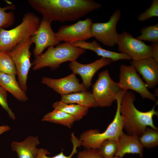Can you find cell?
<instances>
[{
  "instance_id": "1",
  "label": "cell",
  "mask_w": 158,
  "mask_h": 158,
  "mask_svg": "<svg viewBox=\"0 0 158 158\" xmlns=\"http://www.w3.org/2000/svg\"><path fill=\"white\" fill-rule=\"evenodd\" d=\"M30 6L51 22L74 21L100 8L92 0H28Z\"/></svg>"
},
{
  "instance_id": "2",
  "label": "cell",
  "mask_w": 158,
  "mask_h": 158,
  "mask_svg": "<svg viewBox=\"0 0 158 158\" xmlns=\"http://www.w3.org/2000/svg\"><path fill=\"white\" fill-rule=\"evenodd\" d=\"M135 100V95L127 91L123 94L120 105V111L123 123V128L127 134L140 136L148 126L158 129L154 125L153 117L158 116V111L155 110L156 104L149 111H140L134 104Z\"/></svg>"
},
{
  "instance_id": "3",
  "label": "cell",
  "mask_w": 158,
  "mask_h": 158,
  "mask_svg": "<svg viewBox=\"0 0 158 158\" xmlns=\"http://www.w3.org/2000/svg\"><path fill=\"white\" fill-rule=\"evenodd\" d=\"M40 18L33 12L23 16L21 23L11 29L0 28V51L9 52L18 45L29 39L37 30Z\"/></svg>"
},
{
  "instance_id": "4",
  "label": "cell",
  "mask_w": 158,
  "mask_h": 158,
  "mask_svg": "<svg viewBox=\"0 0 158 158\" xmlns=\"http://www.w3.org/2000/svg\"><path fill=\"white\" fill-rule=\"evenodd\" d=\"M85 51L84 49L68 43H60L55 47H48L44 53L35 57L32 63V70L36 71L48 67L54 70L63 63L76 61Z\"/></svg>"
},
{
  "instance_id": "5",
  "label": "cell",
  "mask_w": 158,
  "mask_h": 158,
  "mask_svg": "<svg viewBox=\"0 0 158 158\" xmlns=\"http://www.w3.org/2000/svg\"><path fill=\"white\" fill-rule=\"evenodd\" d=\"M123 94L121 92L116 97L117 107L114 118L106 130L102 133L97 129H90L84 131L80 135L79 140L81 145L85 149H98L101 144L108 139L117 141L123 132V120L120 111V105Z\"/></svg>"
},
{
  "instance_id": "6",
  "label": "cell",
  "mask_w": 158,
  "mask_h": 158,
  "mask_svg": "<svg viewBox=\"0 0 158 158\" xmlns=\"http://www.w3.org/2000/svg\"><path fill=\"white\" fill-rule=\"evenodd\" d=\"M121 90L118 83L111 78L106 70L99 73L92 85V94L97 107H109L116 100V96Z\"/></svg>"
},
{
  "instance_id": "7",
  "label": "cell",
  "mask_w": 158,
  "mask_h": 158,
  "mask_svg": "<svg viewBox=\"0 0 158 158\" xmlns=\"http://www.w3.org/2000/svg\"><path fill=\"white\" fill-rule=\"evenodd\" d=\"M31 37L16 46L8 53L12 59L17 71L18 82L22 90H28V75L32 65L30 61V48L32 44Z\"/></svg>"
},
{
  "instance_id": "8",
  "label": "cell",
  "mask_w": 158,
  "mask_h": 158,
  "mask_svg": "<svg viewBox=\"0 0 158 158\" xmlns=\"http://www.w3.org/2000/svg\"><path fill=\"white\" fill-rule=\"evenodd\" d=\"M119 78L118 83L122 90L126 91L132 90L139 93L143 99L156 101L155 95L149 91L132 65H121Z\"/></svg>"
},
{
  "instance_id": "9",
  "label": "cell",
  "mask_w": 158,
  "mask_h": 158,
  "mask_svg": "<svg viewBox=\"0 0 158 158\" xmlns=\"http://www.w3.org/2000/svg\"><path fill=\"white\" fill-rule=\"evenodd\" d=\"M92 20L89 18L70 25H65L60 27L56 33V37L60 42L72 44L75 42L85 41L92 37L91 27Z\"/></svg>"
},
{
  "instance_id": "10",
  "label": "cell",
  "mask_w": 158,
  "mask_h": 158,
  "mask_svg": "<svg viewBox=\"0 0 158 158\" xmlns=\"http://www.w3.org/2000/svg\"><path fill=\"white\" fill-rule=\"evenodd\" d=\"M120 17L121 11L117 10L111 15L108 21L92 23L91 32L93 37L105 46L114 47L118 40L119 34L116 28Z\"/></svg>"
},
{
  "instance_id": "11",
  "label": "cell",
  "mask_w": 158,
  "mask_h": 158,
  "mask_svg": "<svg viewBox=\"0 0 158 158\" xmlns=\"http://www.w3.org/2000/svg\"><path fill=\"white\" fill-rule=\"evenodd\" d=\"M117 44L118 51L127 54L133 61L152 57L151 46L134 38L128 32L123 31L119 34Z\"/></svg>"
},
{
  "instance_id": "12",
  "label": "cell",
  "mask_w": 158,
  "mask_h": 158,
  "mask_svg": "<svg viewBox=\"0 0 158 158\" xmlns=\"http://www.w3.org/2000/svg\"><path fill=\"white\" fill-rule=\"evenodd\" d=\"M51 22L42 17L37 30L31 37L32 43L35 45L33 51L35 58L42 54L46 48L56 46L60 43L52 28Z\"/></svg>"
},
{
  "instance_id": "13",
  "label": "cell",
  "mask_w": 158,
  "mask_h": 158,
  "mask_svg": "<svg viewBox=\"0 0 158 158\" xmlns=\"http://www.w3.org/2000/svg\"><path fill=\"white\" fill-rule=\"evenodd\" d=\"M41 83L61 95L87 91L83 84L80 83L76 74L73 73L59 79L43 77L42 78Z\"/></svg>"
},
{
  "instance_id": "14",
  "label": "cell",
  "mask_w": 158,
  "mask_h": 158,
  "mask_svg": "<svg viewBox=\"0 0 158 158\" xmlns=\"http://www.w3.org/2000/svg\"><path fill=\"white\" fill-rule=\"evenodd\" d=\"M112 62L110 59L104 57L87 64L81 63L75 61L70 62L69 67L73 73L80 76L82 83L87 90L92 85V80L95 73L101 68L110 64Z\"/></svg>"
},
{
  "instance_id": "15",
  "label": "cell",
  "mask_w": 158,
  "mask_h": 158,
  "mask_svg": "<svg viewBox=\"0 0 158 158\" xmlns=\"http://www.w3.org/2000/svg\"><path fill=\"white\" fill-rule=\"evenodd\" d=\"M131 65L142 76L147 87L152 88L158 83V62L152 57L132 60Z\"/></svg>"
},
{
  "instance_id": "16",
  "label": "cell",
  "mask_w": 158,
  "mask_h": 158,
  "mask_svg": "<svg viewBox=\"0 0 158 158\" xmlns=\"http://www.w3.org/2000/svg\"><path fill=\"white\" fill-rule=\"evenodd\" d=\"M118 149L115 156L123 157L127 154H137L142 158L144 147L140 142L139 137L130 135L123 132L117 141Z\"/></svg>"
},
{
  "instance_id": "17",
  "label": "cell",
  "mask_w": 158,
  "mask_h": 158,
  "mask_svg": "<svg viewBox=\"0 0 158 158\" xmlns=\"http://www.w3.org/2000/svg\"><path fill=\"white\" fill-rule=\"evenodd\" d=\"M39 144L37 136L30 135L22 141H13L11 147L13 151L16 152L18 158H36L37 146Z\"/></svg>"
},
{
  "instance_id": "18",
  "label": "cell",
  "mask_w": 158,
  "mask_h": 158,
  "mask_svg": "<svg viewBox=\"0 0 158 158\" xmlns=\"http://www.w3.org/2000/svg\"><path fill=\"white\" fill-rule=\"evenodd\" d=\"M72 44L75 47H80L85 50L88 49L93 51L98 56L110 59L112 62L121 59H131V58L126 54L104 49L95 40L91 42H87L86 41L78 42Z\"/></svg>"
},
{
  "instance_id": "19",
  "label": "cell",
  "mask_w": 158,
  "mask_h": 158,
  "mask_svg": "<svg viewBox=\"0 0 158 158\" xmlns=\"http://www.w3.org/2000/svg\"><path fill=\"white\" fill-rule=\"evenodd\" d=\"M16 75L0 72V85L18 100L25 102L28 100V97L21 88Z\"/></svg>"
},
{
  "instance_id": "20",
  "label": "cell",
  "mask_w": 158,
  "mask_h": 158,
  "mask_svg": "<svg viewBox=\"0 0 158 158\" xmlns=\"http://www.w3.org/2000/svg\"><path fill=\"white\" fill-rule=\"evenodd\" d=\"M61 101L67 104L76 103L82 107L89 108L97 107L92 92L87 91L76 92L61 95Z\"/></svg>"
},
{
  "instance_id": "21",
  "label": "cell",
  "mask_w": 158,
  "mask_h": 158,
  "mask_svg": "<svg viewBox=\"0 0 158 158\" xmlns=\"http://www.w3.org/2000/svg\"><path fill=\"white\" fill-rule=\"evenodd\" d=\"M42 121L59 124L71 128L76 121L73 116L59 109H54L42 118Z\"/></svg>"
},
{
  "instance_id": "22",
  "label": "cell",
  "mask_w": 158,
  "mask_h": 158,
  "mask_svg": "<svg viewBox=\"0 0 158 158\" xmlns=\"http://www.w3.org/2000/svg\"><path fill=\"white\" fill-rule=\"evenodd\" d=\"M52 107L73 116L76 121L82 119L87 114L89 109L77 104H66L61 100L54 103Z\"/></svg>"
},
{
  "instance_id": "23",
  "label": "cell",
  "mask_w": 158,
  "mask_h": 158,
  "mask_svg": "<svg viewBox=\"0 0 158 158\" xmlns=\"http://www.w3.org/2000/svg\"><path fill=\"white\" fill-rule=\"evenodd\" d=\"M71 140L73 145V148L70 154L68 156L65 155L62 150L61 152L56 155L49 157L47 156L51 153L46 149L43 148H37V154L36 158H72L77 152V148L81 145L80 140L76 137L73 133L71 134Z\"/></svg>"
},
{
  "instance_id": "24",
  "label": "cell",
  "mask_w": 158,
  "mask_h": 158,
  "mask_svg": "<svg viewBox=\"0 0 158 158\" xmlns=\"http://www.w3.org/2000/svg\"><path fill=\"white\" fill-rule=\"evenodd\" d=\"M139 140L143 147L151 148L158 145V129L147 127L139 137Z\"/></svg>"
},
{
  "instance_id": "25",
  "label": "cell",
  "mask_w": 158,
  "mask_h": 158,
  "mask_svg": "<svg viewBox=\"0 0 158 158\" xmlns=\"http://www.w3.org/2000/svg\"><path fill=\"white\" fill-rule=\"evenodd\" d=\"M15 7L12 4L5 7H0V28H6L12 25L15 21V15L14 13L11 11L6 12L8 10H15Z\"/></svg>"
},
{
  "instance_id": "26",
  "label": "cell",
  "mask_w": 158,
  "mask_h": 158,
  "mask_svg": "<svg viewBox=\"0 0 158 158\" xmlns=\"http://www.w3.org/2000/svg\"><path fill=\"white\" fill-rule=\"evenodd\" d=\"M0 72L17 75L15 66L8 52L0 51Z\"/></svg>"
},
{
  "instance_id": "27",
  "label": "cell",
  "mask_w": 158,
  "mask_h": 158,
  "mask_svg": "<svg viewBox=\"0 0 158 158\" xmlns=\"http://www.w3.org/2000/svg\"><path fill=\"white\" fill-rule=\"evenodd\" d=\"M141 35L136 38L152 43L158 42V23L145 26L140 30Z\"/></svg>"
},
{
  "instance_id": "28",
  "label": "cell",
  "mask_w": 158,
  "mask_h": 158,
  "mask_svg": "<svg viewBox=\"0 0 158 158\" xmlns=\"http://www.w3.org/2000/svg\"><path fill=\"white\" fill-rule=\"evenodd\" d=\"M98 149L103 158H112L115 156L117 152V142L113 139L106 140Z\"/></svg>"
},
{
  "instance_id": "29",
  "label": "cell",
  "mask_w": 158,
  "mask_h": 158,
  "mask_svg": "<svg viewBox=\"0 0 158 158\" xmlns=\"http://www.w3.org/2000/svg\"><path fill=\"white\" fill-rule=\"evenodd\" d=\"M158 16V0H153L150 6L141 13L138 17V20L143 22L154 17Z\"/></svg>"
},
{
  "instance_id": "30",
  "label": "cell",
  "mask_w": 158,
  "mask_h": 158,
  "mask_svg": "<svg viewBox=\"0 0 158 158\" xmlns=\"http://www.w3.org/2000/svg\"><path fill=\"white\" fill-rule=\"evenodd\" d=\"M0 105L7 113L9 117L12 120L16 119L15 114L9 107L8 102L7 91L0 85Z\"/></svg>"
},
{
  "instance_id": "31",
  "label": "cell",
  "mask_w": 158,
  "mask_h": 158,
  "mask_svg": "<svg viewBox=\"0 0 158 158\" xmlns=\"http://www.w3.org/2000/svg\"><path fill=\"white\" fill-rule=\"evenodd\" d=\"M77 158H103L99 149H85L78 152Z\"/></svg>"
},
{
  "instance_id": "32",
  "label": "cell",
  "mask_w": 158,
  "mask_h": 158,
  "mask_svg": "<svg viewBox=\"0 0 158 158\" xmlns=\"http://www.w3.org/2000/svg\"><path fill=\"white\" fill-rule=\"evenodd\" d=\"M151 46L152 57L158 62V42L152 43Z\"/></svg>"
},
{
  "instance_id": "33",
  "label": "cell",
  "mask_w": 158,
  "mask_h": 158,
  "mask_svg": "<svg viewBox=\"0 0 158 158\" xmlns=\"http://www.w3.org/2000/svg\"><path fill=\"white\" fill-rule=\"evenodd\" d=\"M11 128L7 125L0 126V135L10 130Z\"/></svg>"
},
{
  "instance_id": "34",
  "label": "cell",
  "mask_w": 158,
  "mask_h": 158,
  "mask_svg": "<svg viewBox=\"0 0 158 158\" xmlns=\"http://www.w3.org/2000/svg\"><path fill=\"white\" fill-rule=\"evenodd\" d=\"M112 158H123V157H118L115 156H114V157H113Z\"/></svg>"
}]
</instances>
